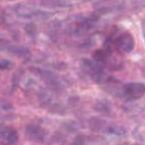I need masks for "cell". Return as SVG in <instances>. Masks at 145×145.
<instances>
[{"label":"cell","instance_id":"6da1fadb","mask_svg":"<svg viewBox=\"0 0 145 145\" xmlns=\"http://www.w3.org/2000/svg\"><path fill=\"white\" fill-rule=\"evenodd\" d=\"M18 140V135L15 129L6 125L0 124V143L3 145H13Z\"/></svg>","mask_w":145,"mask_h":145},{"label":"cell","instance_id":"7a4b0ae2","mask_svg":"<svg viewBox=\"0 0 145 145\" xmlns=\"http://www.w3.org/2000/svg\"><path fill=\"white\" fill-rule=\"evenodd\" d=\"M124 93L132 99H140L145 95V85L137 83L127 84L124 86Z\"/></svg>","mask_w":145,"mask_h":145},{"label":"cell","instance_id":"3957f363","mask_svg":"<svg viewBox=\"0 0 145 145\" xmlns=\"http://www.w3.org/2000/svg\"><path fill=\"white\" fill-rule=\"evenodd\" d=\"M133 39L131 37V35L127 34H122L120 36H118L115 40V48L119 52H129L132 50L133 48Z\"/></svg>","mask_w":145,"mask_h":145},{"label":"cell","instance_id":"277c9868","mask_svg":"<svg viewBox=\"0 0 145 145\" xmlns=\"http://www.w3.org/2000/svg\"><path fill=\"white\" fill-rule=\"evenodd\" d=\"M26 133L29 138L35 141H43L44 139V132L42 129L37 126H29L26 129Z\"/></svg>","mask_w":145,"mask_h":145},{"label":"cell","instance_id":"5b68a950","mask_svg":"<svg viewBox=\"0 0 145 145\" xmlns=\"http://www.w3.org/2000/svg\"><path fill=\"white\" fill-rule=\"evenodd\" d=\"M134 145H138V144H134Z\"/></svg>","mask_w":145,"mask_h":145}]
</instances>
